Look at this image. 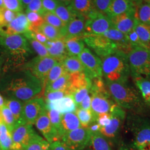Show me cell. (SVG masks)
<instances>
[{
	"label": "cell",
	"instance_id": "cell-56",
	"mask_svg": "<svg viewBox=\"0 0 150 150\" xmlns=\"http://www.w3.org/2000/svg\"><path fill=\"white\" fill-rule=\"evenodd\" d=\"M32 0H22V4L23 6V8H26L27 6L31 2Z\"/></svg>",
	"mask_w": 150,
	"mask_h": 150
},
{
	"label": "cell",
	"instance_id": "cell-17",
	"mask_svg": "<svg viewBox=\"0 0 150 150\" xmlns=\"http://www.w3.org/2000/svg\"><path fill=\"white\" fill-rule=\"evenodd\" d=\"M86 18L76 14L75 17L61 30L64 38L79 37L83 38L86 35L85 23Z\"/></svg>",
	"mask_w": 150,
	"mask_h": 150
},
{
	"label": "cell",
	"instance_id": "cell-47",
	"mask_svg": "<svg viewBox=\"0 0 150 150\" xmlns=\"http://www.w3.org/2000/svg\"><path fill=\"white\" fill-rule=\"evenodd\" d=\"M26 8V12L32 11L37 12L41 16L46 12L43 9L42 0H32Z\"/></svg>",
	"mask_w": 150,
	"mask_h": 150
},
{
	"label": "cell",
	"instance_id": "cell-25",
	"mask_svg": "<svg viewBox=\"0 0 150 150\" xmlns=\"http://www.w3.org/2000/svg\"><path fill=\"white\" fill-rule=\"evenodd\" d=\"M86 150H113L109 141L100 132L91 133V139Z\"/></svg>",
	"mask_w": 150,
	"mask_h": 150
},
{
	"label": "cell",
	"instance_id": "cell-60",
	"mask_svg": "<svg viewBox=\"0 0 150 150\" xmlns=\"http://www.w3.org/2000/svg\"><path fill=\"white\" fill-rule=\"evenodd\" d=\"M146 1H147V2H149V3L150 4V0H146Z\"/></svg>",
	"mask_w": 150,
	"mask_h": 150
},
{
	"label": "cell",
	"instance_id": "cell-19",
	"mask_svg": "<svg viewBox=\"0 0 150 150\" xmlns=\"http://www.w3.org/2000/svg\"><path fill=\"white\" fill-rule=\"evenodd\" d=\"M139 0H112L108 6L106 15L111 18L136 9Z\"/></svg>",
	"mask_w": 150,
	"mask_h": 150
},
{
	"label": "cell",
	"instance_id": "cell-14",
	"mask_svg": "<svg viewBox=\"0 0 150 150\" xmlns=\"http://www.w3.org/2000/svg\"><path fill=\"white\" fill-rule=\"evenodd\" d=\"M46 103L42 97H37L23 104L22 122L32 125L35 124L38 116L45 109Z\"/></svg>",
	"mask_w": 150,
	"mask_h": 150
},
{
	"label": "cell",
	"instance_id": "cell-15",
	"mask_svg": "<svg viewBox=\"0 0 150 150\" xmlns=\"http://www.w3.org/2000/svg\"><path fill=\"white\" fill-rule=\"evenodd\" d=\"M11 134L14 144V149L18 150L27 145L36 132L32 128V125L20 123L17 124L11 131Z\"/></svg>",
	"mask_w": 150,
	"mask_h": 150
},
{
	"label": "cell",
	"instance_id": "cell-38",
	"mask_svg": "<svg viewBox=\"0 0 150 150\" xmlns=\"http://www.w3.org/2000/svg\"><path fill=\"white\" fill-rule=\"evenodd\" d=\"M66 72L64 69V66L61 62H59L55 64L48 72L46 80L44 83V88L45 86H47L57 80L61 76Z\"/></svg>",
	"mask_w": 150,
	"mask_h": 150
},
{
	"label": "cell",
	"instance_id": "cell-16",
	"mask_svg": "<svg viewBox=\"0 0 150 150\" xmlns=\"http://www.w3.org/2000/svg\"><path fill=\"white\" fill-rule=\"evenodd\" d=\"M35 125L37 129L41 132L45 139L50 144L54 141L60 140L58 132L51 123L46 108L40 115L35 122Z\"/></svg>",
	"mask_w": 150,
	"mask_h": 150
},
{
	"label": "cell",
	"instance_id": "cell-12",
	"mask_svg": "<svg viewBox=\"0 0 150 150\" xmlns=\"http://www.w3.org/2000/svg\"><path fill=\"white\" fill-rule=\"evenodd\" d=\"M59 61L51 56H38L30 61L25 69L29 70L33 75L41 81L44 87V83L48 72Z\"/></svg>",
	"mask_w": 150,
	"mask_h": 150
},
{
	"label": "cell",
	"instance_id": "cell-7",
	"mask_svg": "<svg viewBox=\"0 0 150 150\" xmlns=\"http://www.w3.org/2000/svg\"><path fill=\"white\" fill-rule=\"evenodd\" d=\"M91 110L97 119L98 116L104 113H110L113 106L116 104L107 90V87H91Z\"/></svg>",
	"mask_w": 150,
	"mask_h": 150
},
{
	"label": "cell",
	"instance_id": "cell-2",
	"mask_svg": "<svg viewBox=\"0 0 150 150\" xmlns=\"http://www.w3.org/2000/svg\"><path fill=\"white\" fill-rule=\"evenodd\" d=\"M101 59L102 75L106 81L127 83L131 76L127 54L118 50Z\"/></svg>",
	"mask_w": 150,
	"mask_h": 150
},
{
	"label": "cell",
	"instance_id": "cell-50",
	"mask_svg": "<svg viewBox=\"0 0 150 150\" xmlns=\"http://www.w3.org/2000/svg\"><path fill=\"white\" fill-rule=\"evenodd\" d=\"M43 9L46 12H54L59 3L57 0H42Z\"/></svg>",
	"mask_w": 150,
	"mask_h": 150
},
{
	"label": "cell",
	"instance_id": "cell-33",
	"mask_svg": "<svg viewBox=\"0 0 150 150\" xmlns=\"http://www.w3.org/2000/svg\"><path fill=\"white\" fill-rule=\"evenodd\" d=\"M134 79L143 101L150 107V80L144 77H137Z\"/></svg>",
	"mask_w": 150,
	"mask_h": 150
},
{
	"label": "cell",
	"instance_id": "cell-10",
	"mask_svg": "<svg viewBox=\"0 0 150 150\" xmlns=\"http://www.w3.org/2000/svg\"><path fill=\"white\" fill-rule=\"evenodd\" d=\"M83 40L86 45L100 59L118 50L117 46L115 43L102 35H86Z\"/></svg>",
	"mask_w": 150,
	"mask_h": 150
},
{
	"label": "cell",
	"instance_id": "cell-18",
	"mask_svg": "<svg viewBox=\"0 0 150 150\" xmlns=\"http://www.w3.org/2000/svg\"><path fill=\"white\" fill-rule=\"evenodd\" d=\"M135 10L110 18L112 28L125 34H127L134 30L137 21L134 17Z\"/></svg>",
	"mask_w": 150,
	"mask_h": 150
},
{
	"label": "cell",
	"instance_id": "cell-21",
	"mask_svg": "<svg viewBox=\"0 0 150 150\" xmlns=\"http://www.w3.org/2000/svg\"><path fill=\"white\" fill-rule=\"evenodd\" d=\"M47 110H54L61 115L66 113L75 112L77 106L73 97L66 96L63 98L51 102H45Z\"/></svg>",
	"mask_w": 150,
	"mask_h": 150
},
{
	"label": "cell",
	"instance_id": "cell-57",
	"mask_svg": "<svg viewBox=\"0 0 150 150\" xmlns=\"http://www.w3.org/2000/svg\"><path fill=\"white\" fill-rule=\"evenodd\" d=\"M4 105V100L0 94V108Z\"/></svg>",
	"mask_w": 150,
	"mask_h": 150
},
{
	"label": "cell",
	"instance_id": "cell-41",
	"mask_svg": "<svg viewBox=\"0 0 150 150\" xmlns=\"http://www.w3.org/2000/svg\"><path fill=\"white\" fill-rule=\"evenodd\" d=\"M0 110L3 122L5 124L6 126L11 132L18 124L16 118L10 110L5 105L0 108Z\"/></svg>",
	"mask_w": 150,
	"mask_h": 150
},
{
	"label": "cell",
	"instance_id": "cell-61",
	"mask_svg": "<svg viewBox=\"0 0 150 150\" xmlns=\"http://www.w3.org/2000/svg\"><path fill=\"white\" fill-rule=\"evenodd\" d=\"M22 150V149H18V150Z\"/></svg>",
	"mask_w": 150,
	"mask_h": 150
},
{
	"label": "cell",
	"instance_id": "cell-26",
	"mask_svg": "<svg viewBox=\"0 0 150 150\" xmlns=\"http://www.w3.org/2000/svg\"><path fill=\"white\" fill-rule=\"evenodd\" d=\"M64 44L68 56H79L85 48L83 38L79 37L64 38Z\"/></svg>",
	"mask_w": 150,
	"mask_h": 150
},
{
	"label": "cell",
	"instance_id": "cell-59",
	"mask_svg": "<svg viewBox=\"0 0 150 150\" xmlns=\"http://www.w3.org/2000/svg\"><path fill=\"white\" fill-rule=\"evenodd\" d=\"M4 123V122H3V120H2L1 113V110H0V123Z\"/></svg>",
	"mask_w": 150,
	"mask_h": 150
},
{
	"label": "cell",
	"instance_id": "cell-23",
	"mask_svg": "<svg viewBox=\"0 0 150 150\" xmlns=\"http://www.w3.org/2000/svg\"><path fill=\"white\" fill-rule=\"evenodd\" d=\"M69 6L75 13L86 19L97 11L92 0H72Z\"/></svg>",
	"mask_w": 150,
	"mask_h": 150
},
{
	"label": "cell",
	"instance_id": "cell-64",
	"mask_svg": "<svg viewBox=\"0 0 150 150\" xmlns=\"http://www.w3.org/2000/svg\"><path fill=\"white\" fill-rule=\"evenodd\" d=\"M0 150H1V149H0Z\"/></svg>",
	"mask_w": 150,
	"mask_h": 150
},
{
	"label": "cell",
	"instance_id": "cell-30",
	"mask_svg": "<svg viewBox=\"0 0 150 150\" xmlns=\"http://www.w3.org/2000/svg\"><path fill=\"white\" fill-rule=\"evenodd\" d=\"M61 62L64 69L70 74L84 72V67L77 56H67Z\"/></svg>",
	"mask_w": 150,
	"mask_h": 150
},
{
	"label": "cell",
	"instance_id": "cell-35",
	"mask_svg": "<svg viewBox=\"0 0 150 150\" xmlns=\"http://www.w3.org/2000/svg\"><path fill=\"white\" fill-rule=\"evenodd\" d=\"M34 31L42 33L48 40L51 41L64 38L61 30L54 27L46 22H44L37 29L32 31Z\"/></svg>",
	"mask_w": 150,
	"mask_h": 150
},
{
	"label": "cell",
	"instance_id": "cell-37",
	"mask_svg": "<svg viewBox=\"0 0 150 150\" xmlns=\"http://www.w3.org/2000/svg\"><path fill=\"white\" fill-rule=\"evenodd\" d=\"M50 143L36 133L22 150H48Z\"/></svg>",
	"mask_w": 150,
	"mask_h": 150
},
{
	"label": "cell",
	"instance_id": "cell-49",
	"mask_svg": "<svg viewBox=\"0 0 150 150\" xmlns=\"http://www.w3.org/2000/svg\"><path fill=\"white\" fill-rule=\"evenodd\" d=\"M126 35L132 48L137 46L144 47L141 42L140 41V40L137 33L135 32L134 30H132Z\"/></svg>",
	"mask_w": 150,
	"mask_h": 150
},
{
	"label": "cell",
	"instance_id": "cell-29",
	"mask_svg": "<svg viewBox=\"0 0 150 150\" xmlns=\"http://www.w3.org/2000/svg\"><path fill=\"white\" fill-rule=\"evenodd\" d=\"M61 123L64 134L66 132L82 127L80 120L75 112L66 113L62 115Z\"/></svg>",
	"mask_w": 150,
	"mask_h": 150
},
{
	"label": "cell",
	"instance_id": "cell-42",
	"mask_svg": "<svg viewBox=\"0 0 150 150\" xmlns=\"http://www.w3.org/2000/svg\"><path fill=\"white\" fill-rule=\"evenodd\" d=\"M45 22L59 30L63 29L66 24L54 12H45L42 16Z\"/></svg>",
	"mask_w": 150,
	"mask_h": 150
},
{
	"label": "cell",
	"instance_id": "cell-24",
	"mask_svg": "<svg viewBox=\"0 0 150 150\" xmlns=\"http://www.w3.org/2000/svg\"><path fill=\"white\" fill-rule=\"evenodd\" d=\"M45 46L47 48L50 56L57 59L59 61H61L68 56L64 38L54 41L49 40Z\"/></svg>",
	"mask_w": 150,
	"mask_h": 150
},
{
	"label": "cell",
	"instance_id": "cell-6",
	"mask_svg": "<svg viewBox=\"0 0 150 150\" xmlns=\"http://www.w3.org/2000/svg\"><path fill=\"white\" fill-rule=\"evenodd\" d=\"M0 45L18 61H23L32 53L27 38L23 35L0 33Z\"/></svg>",
	"mask_w": 150,
	"mask_h": 150
},
{
	"label": "cell",
	"instance_id": "cell-28",
	"mask_svg": "<svg viewBox=\"0 0 150 150\" xmlns=\"http://www.w3.org/2000/svg\"><path fill=\"white\" fill-rule=\"evenodd\" d=\"M23 104L24 102L13 97H6L4 100V105L10 110L18 124L23 123L22 112Z\"/></svg>",
	"mask_w": 150,
	"mask_h": 150
},
{
	"label": "cell",
	"instance_id": "cell-62",
	"mask_svg": "<svg viewBox=\"0 0 150 150\" xmlns=\"http://www.w3.org/2000/svg\"><path fill=\"white\" fill-rule=\"evenodd\" d=\"M18 1H21L22 2V0H18Z\"/></svg>",
	"mask_w": 150,
	"mask_h": 150
},
{
	"label": "cell",
	"instance_id": "cell-63",
	"mask_svg": "<svg viewBox=\"0 0 150 150\" xmlns=\"http://www.w3.org/2000/svg\"></svg>",
	"mask_w": 150,
	"mask_h": 150
},
{
	"label": "cell",
	"instance_id": "cell-51",
	"mask_svg": "<svg viewBox=\"0 0 150 150\" xmlns=\"http://www.w3.org/2000/svg\"><path fill=\"white\" fill-rule=\"evenodd\" d=\"M111 121L110 113H104L98 116L97 122L100 126V127L108 126Z\"/></svg>",
	"mask_w": 150,
	"mask_h": 150
},
{
	"label": "cell",
	"instance_id": "cell-43",
	"mask_svg": "<svg viewBox=\"0 0 150 150\" xmlns=\"http://www.w3.org/2000/svg\"><path fill=\"white\" fill-rule=\"evenodd\" d=\"M26 15L30 24V31L35 30L45 22L43 17L37 12L27 11L26 12Z\"/></svg>",
	"mask_w": 150,
	"mask_h": 150
},
{
	"label": "cell",
	"instance_id": "cell-13",
	"mask_svg": "<svg viewBox=\"0 0 150 150\" xmlns=\"http://www.w3.org/2000/svg\"><path fill=\"white\" fill-rule=\"evenodd\" d=\"M111 28H112L111 20L106 14L96 11L86 19V35H101Z\"/></svg>",
	"mask_w": 150,
	"mask_h": 150
},
{
	"label": "cell",
	"instance_id": "cell-45",
	"mask_svg": "<svg viewBox=\"0 0 150 150\" xmlns=\"http://www.w3.org/2000/svg\"><path fill=\"white\" fill-rule=\"evenodd\" d=\"M45 97V102H49L54 100L61 99L64 97L70 96V94L67 88L59 91L50 92L44 94Z\"/></svg>",
	"mask_w": 150,
	"mask_h": 150
},
{
	"label": "cell",
	"instance_id": "cell-9",
	"mask_svg": "<svg viewBox=\"0 0 150 150\" xmlns=\"http://www.w3.org/2000/svg\"><path fill=\"white\" fill-rule=\"evenodd\" d=\"M91 136L89 129L80 127L65 133L60 141L69 150H85L89 145Z\"/></svg>",
	"mask_w": 150,
	"mask_h": 150
},
{
	"label": "cell",
	"instance_id": "cell-58",
	"mask_svg": "<svg viewBox=\"0 0 150 150\" xmlns=\"http://www.w3.org/2000/svg\"><path fill=\"white\" fill-rule=\"evenodd\" d=\"M5 8V5H4V1L3 0H0V10H3Z\"/></svg>",
	"mask_w": 150,
	"mask_h": 150
},
{
	"label": "cell",
	"instance_id": "cell-48",
	"mask_svg": "<svg viewBox=\"0 0 150 150\" xmlns=\"http://www.w3.org/2000/svg\"><path fill=\"white\" fill-rule=\"evenodd\" d=\"M112 0H92L93 5L97 12L105 14Z\"/></svg>",
	"mask_w": 150,
	"mask_h": 150
},
{
	"label": "cell",
	"instance_id": "cell-20",
	"mask_svg": "<svg viewBox=\"0 0 150 150\" xmlns=\"http://www.w3.org/2000/svg\"><path fill=\"white\" fill-rule=\"evenodd\" d=\"M30 24L27 20L26 13L20 12L16 18L11 22L6 29L0 33L6 35H23L30 31Z\"/></svg>",
	"mask_w": 150,
	"mask_h": 150
},
{
	"label": "cell",
	"instance_id": "cell-11",
	"mask_svg": "<svg viewBox=\"0 0 150 150\" xmlns=\"http://www.w3.org/2000/svg\"><path fill=\"white\" fill-rule=\"evenodd\" d=\"M84 67V72L91 80L102 77V62L101 59L85 47L78 56Z\"/></svg>",
	"mask_w": 150,
	"mask_h": 150
},
{
	"label": "cell",
	"instance_id": "cell-1",
	"mask_svg": "<svg viewBox=\"0 0 150 150\" xmlns=\"http://www.w3.org/2000/svg\"><path fill=\"white\" fill-rule=\"evenodd\" d=\"M44 90L42 83L29 70H22L14 75L6 84L7 97L26 102L37 97Z\"/></svg>",
	"mask_w": 150,
	"mask_h": 150
},
{
	"label": "cell",
	"instance_id": "cell-40",
	"mask_svg": "<svg viewBox=\"0 0 150 150\" xmlns=\"http://www.w3.org/2000/svg\"><path fill=\"white\" fill-rule=\"evenodd\" d=\"M47 110V109H46ZM48 117L50 120L51 123L54 129L57 131L59 135L60 139L64 135L63 129L62 127V115L58 111L54 110H47Z\"/></svg>",
	"mask_w": 150,
	"mask_h": 150
},
{
	"label": "cell",
	"instance_id": "cell-5",
	"mask_svg": "<svg viewBox=\"0 0 150 150\" xmlns=\"http://www.w3.org/2000/svg\"><path fill=\"white\" fill-rule=\"evenodd\" d=\"M129 129L134 134V150H150V121L137 115L129 117Z\"/></svg>",
	"mask_w": 150,
	"mask_h": 150
},
{
	"label": "cell",
	"instance_id": "cell-3",
	"mask_svg": "<svg viewBox=\"0 0 150 150\" xmlns=\"http://www.w3.org/2000/svg\"><path fill=\"white\" fill-rule=\"evenodd\" d=\"M107 90L114 101L123 109L137 110L141 107L139 93L127 83L106 81Z\"/></svg>",
	"mask_w": 150,
	"mask_h": 150
},
{
	"label": "cell",
	"instance_id": "cell-46",
	"mask_svg": "<svg viewBox=\"0 0 150 150\" xmlns=\"http://www.w3.org/2000/svg\"><path fill=\"white\" fill-rule=\"evenodd\" d=\"M5 7L11 11L16 13L22 12L23 6L21 2L18 0H3Z\"/></svg>",
	"mask_w": 150,
	"mask_h": 150
},
{
	"label": "cell",
	"instance_id": "cell-52",
	"mask_svg": "<svg viewBox=\"0 0 150 150\" xmlns=\"http://www.w3.org/2000/svg\"><path fill=\"white\" fill-rule=\"evenodd\" d=\"M48 150H69L60 141H56L50 144Z\"/></svg>",
	"mask_w": 150,
	"mask_h": 150
},
{
	"label": "cell",
	"instance_id": "cell-34",
	"mask_svg": "<svg viewBox=\"0 0 150 150\" xmlns=\"http://www.w3.org/2000/svg\"><path fill=\"white\" fill-rule=\"evenodd\" d=\"M70 81V74L68 72L64 73L57 80L44 88V94L50 92L59 91L67 88Z\"/></svg>",
	"mask_w": 150,
	"mask_h": 150
},
{
	"label": "cell",
	"instance_id": "cell-8",
	"mask_svg": "<svg viewBox=\"0 0 150 150\" xmlns=\"http://www.w3.org/2000/svg\"><path fill=\"white\" fill-rule=\"evenodd\" d=\"M110 113L111 114L110 123L108 126L100 127L99 131L110 142L115 143L118 139L125 119L126 112L123 108L116 103L113 106Z\"/></svg>",
	"mask_w": 150,
	"mask_h": 150
},
{
	"label": "cell",
	"instance_id": "cell-31",
	"mask_svg": "<svg viewBox=\"0 0 150 150\" xmlns=\"http://www.w3.org/2000/svg\"><path fill=\"white\" fill-rule=\"evenodd\" d=\"M0 149L15 150L11 132L4 123H0Z\"/></svg>",
	"mask_w": 150,
	"mask_h": 150
},
{
	"label": "cell",
	"instance_id": "cell-55",
	"mask_svg": "<svg viewBox=\"0 0 150 150\" xmlns=\"http://www.w3.org/2000/svg\"><path fill=\"white\" fill-rule=\"evenodd\" d=\"M59 4L64 5H69L72 0H57Z\"/></svg>",
	"mask_w": 150,
	"mask_h": 150
},
{
	"label": "cell",
	"instance_id": "cell-53",
	"mask_svg": "<svg viewBox=\"0 0 150 150\" xmlns=\"http://www.w3.org/2000/svg\"><path fill=\"white\" fill-rule=\"evenodd\" d=\"M91 96L90 93L87 95L85 98L81 102L77 108H80L85 110L91 109Z\"/></svg>",
	"mask_w": 150,
	"mask_h": 150
},
{
	"label": "cell",
	"instance_id": "cell-32",
	"mask_svg": "<svg viewBox=\"0 0 150 150\" xmlns=\"http://www.w3.org/2000/svg\"><path fill=\"white\" fill-rule=\"evenodd\" d=\"M145 48L150 49V26L136 21L134 28Z\"/></svg>",
	"mask_w": 150,
	"mask_h": 150
},
{
	"label": "cell",
	"instance_id": "cell-22",
	"mask_svg": "<svg viewBox=\"0 0 150 150\" xmlns=\"http://www.w3.org/2000/svg\"><path fill=\"white\" fill-rule=\"evenodd\" d=\"M102 35L113 41L117 45L118 50L125 54H129L132 49L126 35L114 28H110Z\"/></svg>",
	"mask_w": 150,
	"mask_h": 150
},
{
	"label": "cell",
	"instance_id": "cell-27",
	"mask_svg": "<svg viewBox=\"0 0 150 150\" xmlns=\"http://www.w3.org/2000/svg\"><path fill=\"white\" fill-rule=\"evenodd\" d=\"M134 17L137 21L150 26V4L146 0H141L137 4Z\"/></svg>",
	"mask_w": 150,
	"mask_h": 150
},
{
	"label": "cell",
	"instance_id": "cell-54",
	"mask_svg": "<svg viewBox=\"0 0 150 150\" xmlns=\"http://www.w3.org/2000/svg\"><path fill=\"white\" fill-rule=\"evenodd\" d=\"M89 130L91 131V133L96 132L100 131V126L97 123V122H94L92 123L91 125L88 127Z\"/></svg>",
	"mask_w": 150,
	"mask_h": 150
},
{
	"label": "cell",
	"instance_id": "cell-36",
	"mask_svg": "<svg viewBox=\"0 0 150 150\" xmlns=\"http://www.w3.org/2000/svg\"><path fill=\"white\" fill-rule=\"evenodd\" d=\"M75 112L80 120L81 127L83 128H88L92 123L97 122V118L91 109L85 110L77 108Z\"/></svg>",
	"mask_w": 150,
	"mask_h": 150
},
{
	"label": "cell",
	"instance_id": "cell-4",
	"mask_svg": "<svg viewBox=\"0 0 150 150\" xmlns=\"http://www.w3.org/2000/svg\"><path fill=\"white\" fill-rule=\"evenodd\" d=\"M131 76L150 80V49L134 47L127 54Z\"/></svg>",
	"mask_w": 150,
	"mask_h": 150
},
{
	"label": "cell",
	"instance_id": "cell-44",
	"mask_svg": "<svg viewBox=\"0 0 150 150\" xmlns=\"http://www.w3.org/2000/svg\"><path fill=\"white\" fill-rule=\"evenodd\" d=\"M28 43L32 47L33 50L38 54V56L40 57H46L50 56L48 51L45 45L42 43L38 42L37 40L31 38H27Z\"/></svg>",
	"mask_w": 150,
	"mask_h": 150
},
{
	"label": "cell",
	"instance_id": "cell-39",
	"mask_svg": "<svg viewBox=\"0 0 150 150\" xmlns=\"http://www.w3.org/2000/svg\"><path fill=\"white\" fill-rule=\"evenodd\" d=\"M54 13L58 16L66 25L76 15V13L71 10L69 5H64L61 4H59L57 7Z\"/></svg>",
	"mask_w": 150,
	"mask_h": 150
}]
</instances>
